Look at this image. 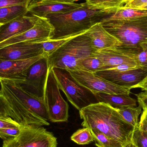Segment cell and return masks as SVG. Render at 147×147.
Returning a JSON list of instances; mask_svg holds the SVG:
<instances>
[{
    "label": "cell",
    "instance_id": "cell-1",
    "mask_svg": "<svg viewBox=\"0 0 147 147\" xmlns=\"http://www.w3.org/2000/svg\"><path fill=\"white\" fill-rule=\"evenodd\" d=\"M0 83V93L10 105L13 114L12 119L21 127L50 125L44 100L28 93L13 81L1 80Z\"/></svg>",
    "mask_w": 147,
    "mask_h": 147
},
{
    "label": "cell",
    "instance_id": "cell-2",
    "mask_svg": "<svg viewBox=\"0 0 147 147\" xmlns=\"http://www.w3.org/2000/svg\"><path fill=\"white\" fill-rule=\"evenodd\" d=\"M82 126L98 131L121 143L124 146L131 142L134 128L123 119L118 111L102 102L90 105L79 111Z\"/></svg>",
    "mask_w": 147,
    "mask_h": 147
},
{
    "label": "cell",
    "instance_id": "cell-3",
    "mask_svg": "<svg viewBox=\"0 0 147 147\" xmlns=\"http://www.w3.org/2000/svg\"><path fill=\"white\" fill-rule=\"evenodd\" d=\"M115 8L94 7L83 3L81 7L62 14H51L45 16L54 27L51 40L61 39L84 33L97 23L109 19Z\"/></svg>",
    "mask_w": 147,
    "mask_h": 147
},
{
    "label": "cell",
    "instance_id": "cell-4",
    "mask_svg": "<svg viewBox=\"0 0 147 147\" xmlns=\"http://www.w3.org/2000/svg\"><path fill=\"white\" fill-rule=\"evenodd\" d=\"M101 23L121 42L117 50L135 55L142 51L140 44L147 41V16L128 20H105Z\"/></svg>",
    "mask_w": 147,
    "mask_h": 147
},
{
    "label": "cell",
    "instance_id": "cell-5",
    "mask_svg": "<svg viewBox=\"0 0 147 147\" xmlns=\"http://www.w3.org/2000/svg\"><path fill=\"white\" fill-rule=\"evenodd\" d=\"M85 33L74 37L47 57L49 69L55 67L68 71L81 70L80 62L91 57L95 52Z\"/></svg>",
    "mask_w": 147,
    "mask_h": 147
},
{
    "label": "cell",
    "instance_id": "cell-6",
    "mask_svg": "<svg viewBox=\"0 0 147 147\" xmlns=\"http://www.w3.org/2000/svg\"><path fill=\"white\" fill-rule=\"evenodd\" d=\"M59 89L62 90L71 103L79 111L99 102L95 93L78 82L69 71L53 68Z\"/></svg>",
    "mask_w": 147,
    "mask_h": 147
},
{
    "label": "cell",
    "instance_id": "cell-7",
    "mask_svg": "<svg viewBox=\"0 0 147 147\" xmlns=\"http://www.w3.org/2000/svg\"><path fill=\"white\" fill-rule=\"evenodd\" d=\"M44 101L49 121L53 123L68 121L69 105L61 95L52 69H49L48 71L44 92Z\"/></svg>",
    "mask_w": 147,
    "mask_h": 147
},
{
    "label": "cell",
    "instance_id": "cell-8",
    "mask_svg": "<svg viewBox=\"0 0 147 147\" xmlns=\"http://www.w3.org/2000/svg\"><path fill=\"white\" fill-rule=\"evenodd\" d=\"M49 69L48 58L43 56L30 66L25 80L19 84L28 93L44 100L45 86Z\"/></svg>",
    "mask_w": 147,
    "mask_h": 147
},
{
    "label": "cell",
    "instance_id": "cell-9",
    "mask_svg": "<svg viewBox=\"0 0 147 147\" xmlns=\"http://www.w3.org/2000/svg\"><path fill=\"white\" fill-rule=\"evenodd\" d=\"M73 78L83 86L93 92L110 94H129L130 87H123L115 84L95 73L85 71H69Z\"/></svg>",
    "mask_w": 147,
    "mask_h": 147
},
{
    "label": "cell",
    "instance_id": "cell-10",
    "mask_svg": "<svg viewBox=\"0 0 147 147\" xmlns=\"http://www.w3.org/2000/svg\"><path fill=\"white\" fill-rule=\"evenodd\" d=\"M15 139L21 147H57V138L45 128L38 126L21 127Z\"/></svg>",
    "mask_w": 147,
    "mask_h": 147
},
{
    "label": "cell",
    "instance_id": "cell-11",
    "mask_svg": "<svg viewBox=\"0 0 147 147\" xmlns=\"http://www.w3.org/2000/svg\"><path fill=\"white\" fill-rule=\"evenodd\" d=\"M54 27L47 18H39L34 26L25 32L0 43V49L15 43L29 42L40 43L51 40Z\"/></svg>",
    "mask_w": 147,
    "mask_h": 147
},
{
    "label": "cell",
    "instance_id": "cell-12",
    "mask_svg": "<svg viewBox=\"0 0 147 147\" xmlns=\"http://www.w3.org/2000/svg\"><path fill=\"white\" fill-rule=\"evenodd\" d=\"M43 54L42 44L29 42L15 43L0 49V59L24 60Z\"/></svg>",
    "mask_w": 147,
    "mask_h": 147
},
{
    "label": "cell",
    "instance_id": "cell-13",
    "mask_svg": "<svg viewBox=\"0 0 147 147\" xmlns=\"http://www.w3.org/2000/svg\"><path fill=\"white\" fill-rule=\"evenodd\" d=\"M43 57L41 55L24 60L0 59V80H7L21 84L25 80L30 66Z\"/></svg>",
    "mask_w": 147,
    "mask_h": 147
},
{
    "label": "cell",
    "instance_id": "cell-14",
    "mask_svg": "<svg viewBox=\"0 0 147 147\" xmlns=\"http://www.w3.org/2000/svg\"><path fill=\"white\" fill-rule=\"evenodd\" d=\"M95 74L115 84L132 89L133 86L146 78L147 70L141 68L125 71L107 69L97 71Z\"/></svg>",
    "mask_w": 147,
    "mask_h": 147
},
{
    "label": "cell",
    "instance_id": "cell-15",
    "mask_svg": "<svg viewBox=\"0 0 147 147\" xmlns=\"http://www.w3.org/2000/svg\"><path fill=\"white\" fill-rule=\"evenodd\" d=\"M82 3H65L45 0H32L28 7L30 14L41 18L51 14L68 13L80 7Z\"/></svg>",
    "mask_w": 147,
    "mask_h": 147
},
{
    "label": "cell",
    "instance_id": "cell-16",
    "mask_svg": "<svg viewBox=\"0 0 147 147\" xmlns=\"http://www.w3.org/2000/svg\"><path fill=\"white\" fill-rule=\"evenodd\" d=\"M90 39L92 47L95 51L104 49H117L121 43L107 32L101 22L97 23L85 32Z\"/></svg>",
    "mask_w": 147,
    "mask_h": 147
},
{
    "label": "cell",
    "instance_id": "cell-17",
    "mask_svg": "<svg viewBox=\"0 0 147 147\" xmlns=\"http://www.w3.org/2000/svg\"><path fill=\"white\" fill-rule=\"evenodd\" d=\"M39 17L30 14L0 25V43L25 32L34 26Z\"/></svg>",
    "mask_w": 147,
    "mask_h": 147
},
{
    "label": "cell",
    "instance_id": "cell-18",
    "mask_svg": "<svg viewBox=\"0 0 147 147\" xmlns=\"http://www.w3.org/2000/svg\"><path fill=\"white\" fill-rule=\"evenodd\" d=\"M134 54H130L117 49H104L95 51L92 56L98 59L105 65L106 69L123 64L137 65Z\"/></svg>",
    "mask_w": 147,
    "mask_h": 147
},
{
    "label": "cell",
    "instance_id": "cell-19",
    "mask_svg": "<svg viewBox=\"0 0 147 147\" xmlns=\"http://www.w3.org/2000/svg\"><path fill=\"white\" fill-rule=\"evenodd\" d=\"M94 93L99 102L108 104L115 109L137 106L136 100L131 98L129 94H110L98 92Z\"/></svg>",
    "mask_w": 147,
    "mask_h": 147
},
{
    "label": "cell",
    "instance_id": "cell-20",
    "mask_svg": "<svg viewBox=\"0 0 147 147\" xmlns=\"http://www.w3.org/2000/svg\"><path fill=\"white\" fill-rule=\"evenodd\" d=\"M28 6L16 5L0 8V25L26 15Z\"/></svg>",
    "mask_w": 147,
    "mask_h": 147
},
{
    "label": "cell",
    "instance_id": "cell-21",
    "mask_svg": "<svg viewBox=\"0 0 147 147\" xmlns=\"http://www.w3.org/2000/svg\"><path fill=\"white\" fill-rule=\"evenodd\" d=\"M147 16V10L124 7L115 8L106 20H128Z\"/></svg>",
    "mask_w": 147,
    "mask_h": 147
},
{
    "label": "cell",
    "instance_id": "cell-22",
    "mask_svg": "<svg viewBox=\"0 0 147 147\" xmlns=\"http://www.w3.org/2000/svg\"><path fill=\"white\" fill-rule=\"evenodd\" d=\"M122 117L123 120L128 124L134 128L138 127L139 123V117L142 113L141 106L127 107L121 109H116Z\"/></svg>",
    "mask_w": 147,
    "mask_h": 147
},
{
    "label": "cell",
    "instance_id": "cell-23",
    "mask_svg": "<svg viewBox=\"0 0 147 147\" xmlns=\"http://www.w3.org/2000/svg\"><path fill=\"white\" fill-rule=\"evenodd\" d=\"M79 66L81 70L93 73L106 69L104 64L98 59L92 56L81 60L79 63Z\"/></svg>",
    "mask_w": 147,
    "mask_h": 147
},
{
    "label": "cell",
    "instance_id": "cell-24",
    "mask_svg": "<svg viewBox=\"0 0 147 147\" xmlns=\"http://www.w3.org/2000/svg\"><path fill=\"white\" fill-rule=\"evenodd\" d=\"M90 131L97 147H124L121 142L100 132L96 130Z\"/></svg>",
    "mask_w": 147,
    "mask_h": 147
},
{
    "label": "cell",
    "instance_id": "cell-25",
    "mask_svg": "<svg viewBox=\"0 0 147 147\" xmlns=\"http://www.w3.org/2000/svg\"><path fill=\"white\" fill-rule=\"evenodd\" d=\"M76 36L77 35L61 39L49 40L42 42L41 43L43 47V56L48 57L70 40Z\"/></svg>",
    "mask_w": 147,
    "mask_h": 147
},
{
    "label": "cell",
    "instance_id": "cell-26",
    "mask_svg": "<svg viewBox=\"0 0 147 147\" xmlns=\"http://www.w3.org/2000/svg\"><path fill=\"white\" fill-rule=\"evenodd\" d=\"M71 140L80 145H87L94 141L90 130L86 127L78 129L74 133Z\"/></svg>",
    "mask_w": 147,
    "mask_h": 147
},
{
    "label": "cell",
    "instance_id": "cell-27",
    "mask_svg": "<svg viewBox=\"0 0 147 147\" xmlns=\"http://www.w3.org/2000/svg\"><path fill=\"white\" fill-rule=\"evenodd\" d=\"M127 0H86L88 5L101 9L117 8L123 7Z\"/></svg>",
    "mask_w": 147,
    "mask_h": 147
},
{
    "label": "cell",
    "instance_id": "cell-28",
    "mask_svg": "<svg viewBox=\"0 0 147 147\" xmlns=\"http://www.w3.org/2000/svg\"><path fill=\"white\" fill-rule=\"evenodd\" d=\"M131 142L137 147H147V134L142 131L138 127L135 128Z\"/></svg>",
    "mask_w": 147,
    "mask_h": 147
},
{
    "label": "cell",
    "instance_id": "cell-29",
    "mask_svg": "<svg viewBox=\"0 0 147 147\" xmlns=\"http://www.w3.org/2000/svg\"><path fill=\"white\" fill-rule=\"evenodd\" d=\"M142 51L135 55L134 58L137 65L147 70V41L140 44Z\"/></svg>",
    "mask_w": 147,
    "mask_h": 147
},
{
    "label": "cell",
    "instance_id": "cell-30",
    "mask_svg": "<svg viewBox=\"0 0 147 147\" xmlns=\"http://www.w3.org/2000/svg\"><path fill=\"white\" fill-rule=\"evenodd\" d=\"M0 117L13 118L11 107L5 97L0 93Z\"/></svg>",
    "mask_w": 147,
    "mask_h": 147
},
{
    "label": "cell",
    "instance_id": "cell-31",
    "mask_svg": "<svg viewBox=\"0 0 147 147\" xmlns=\"http://www.w3.org/2000/svg\"><path fill=\"white\" fill-rule=\"evenodd\" d=\"M21 127L0 128V138L3 141L16 138L20 132Z\"/></svg>",
    "mask_w": 147,
    "mask_h": 147
},
{
    "label": "cell",
    "instance_id": "cell-32",
    "mask_svg": "<svg viewBox=\"0 0 147 147\" xmlns=\"http://www.w3.org/2000/svg\"><path fill=\"white\" fill-rule=\"evenodd\" d=\"M32 0H0V8L16 5L28 6Z\"/></svg>",
    "mask_w": 147,
    "mask_h": 147
},
{
    "label": "cell",
    "instance_id": "cell-33",
    "mask_svg": "<svg viewBox=\"0 0 147 147\" xmlns=\"http://www.w3.org/2000/svg\"><path fill=\"white\" fill-rule=\"evenodd\" d=\"M21 126L11 117H0V128L20 127Z\"/></svg>",
    "mask_w": 147,
    "mask_h": 147
},
{
    "label": "cell",
    "instance_id": "cell-34",
    "mask_svg": "<svg viewBox=\"0 0 147 147\" xmlns=\"http://www.w3.org/2000/svg\"><path fill=\"white\" fill-rule=\"evenodd\" d=\"M147 3V0H127L123 7L131 8L138 9Z\"/></svg>",
    "mask_w": 147,
    "mask_h": 147
},
{
    "label": "cell",
    "instance_id": "cell-35",
    "mask_svg": "<svg viewBox=\"0 0 147 147\" xmlns=\"http://www.w3.org/2000/svg\"><path fill=\"white\" fill-rule=\"evenodd\" d=\"M138 127L142 131L147 134V109H143Z\"/></svg>",
    "mask_w": 147,
    "mask_h": 147
},
{
    "label": "cell",
    "instance_id": "cell-36",
    "mask_svg": "<svg viewBox=\"0 0 147 147\" xmlns=\"http://www.w3.org/2000/svg\"><path fill=\"white\" fill-rule=\"evenodd\" d=\"M138 68H140V67L137 65L123 64L119 65L113 66L109 69L114 70L118 71H125L134 69Z\"/></svg>",
    "mask_w": 147,
    "mask_h": 147
},
{
    "label": "cell",
    "instance_id": "cell-37",
    "mask_svg": "<svg viewBox=\"0 0 147 147\" xmlns=\"http://www.w3.org/2000/svg\"><path fill=\"white\" fill-rule=\"evenodd\" d=\"M139 105L142 109H147V92H140L136 95Z\"/></svg>",
    "mask_w": 147,
    "mask_h": 147
},
{
    "label": "cell",
    "instance_id": "cell-38",
    "mask_svg": "<svg viewBox=\"0 0 147 147\" xmlns=\"http://www.w3.org/2000/svg\"><path fill=\"white\" fill-rule=\"evenodd\" d=\"M134 88H140L142 90L147 92V75L140 83L132 87V89Z\"/></svg>",
    "mask_w": 147,
    "mask_h": 147
},
{
    "label": "cell",
    "instance_id": "cell-39",
    "mask_svg": "<svg viewBox=\"0 0 147 147\" xmlns=\"http://www.w3.org/2000/svg\"><path fill=\"white\" fill-rule=\"evenodd\" d=\"M3 147H21L19 146L14 138L3 141Z\"/></svg>",
    "mask_w": 147,
    "mask_h": 147
},
{
    "label": "cell",
    "instance_id": "cell-40",
    "mask_svg": "<svg viewBox=\"0 0 147 147\" xmlns=\"http://www.w3.org/2000/svg\"><path fill=\"white\" fill-rule=\"evenodd\" d=\"M45 1H52L58 2L65 3H75V2L82 1V0H45Z\"/></svg>",
    "mask_w": 147,
    "mask_h": 147
},
{
    "label": "cell",
    "instance_id": "cell-41",
    "mask_svg": "<svg viewBox=\"0 0 147 147\" xmlns=\"http://www.w3.org/2000/svg\"><path fill=\"white\" fill-rule=\"evenodd\" d=\"M137 9H143V10H147V3L145 4V5H143V6H141V7H140Z\"/></svg>",
    "mask_w": 147,
    "mask_h": 147
},
{
    "label": "cell",
    "instance_id": "cell-42",
    "mask_svg": "<svg viewBox=\"0 0 147 147\" xmlns=\"http://www.w3.org/2000/svg\"><path fill=\"white\" fill-rule=\"evenodd\" d=\"M124 147H137L136 146H135L132 142H130L128 143V144H127Z\"/></svg>",
    "mask_w": 147,
    "mask_h": 147
}]
</instances>
